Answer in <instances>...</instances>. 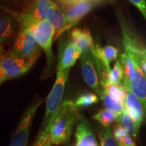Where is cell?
Returning a JSON list of instances; mask_svg holds the SVG:
<instances>
[{
	"label": "cell",
	"mask_w": 146,
	"mask_h": 146,
	"mask_svg": "<svg viewBox=\"0 0 146 146\" xmlns=\"http://www.w3.org/2000/svg\"><path fill=\"white\" fill-rule=\"evenodd\" d=\"M125 52L120 56L126 78H128L131 89L137 97L146 113V76L141 68V60L130 45L124 43Z\"/></svg>",
	"instance_id": "obj_1"
},
{
	"label": "cell",
	"mask_w": 146,
	"mask_h": 146,
	"mask_svg": "<svg viewBox=\"0 0 146 146\" xmlns=\"http://www.w3.org/2000/svg\"><path fill=\"white\" fill-rule=\"evenodd\" d=\"M78 118V108L74 102L71 100H65L63 102L58 109L52 125L53 144L58 145L68 143Z\"/></svg>",
	"instance_id": "obj_2"
},
{
	"label": "cell",
	"mask_w": 146,
	"mask_h": 146,
	"mask_svg": "<svg viewBox=\"0 0 146 146\" xmlns=\"http://www.w3.org/2000/svg\"><path fill=\"white\" fill-rule=\"evenodd\" d=\"M41 50L31 29H22L17 35L8 52L17 57L36 62Z\"/></svg>",
	"instance_id": "obj_3"
},
{
	"label": "cell",
	"mask_w": 146,
	"mask_h": 146,
	"mask_svg": "<svg viewBox=\"0 0 146 146\" xmlns=\"http://www.w3.org/2000/svg\"><path fill=\"white\" fill-rule=\"evenodd\" d=\"M31 29L41 48L45 53L47 59V68L45 76L47 77L51 72L54 63V56L52 50V42L54 39L55 31L52 24L47 19H45L33 25Z\"/></svg>",
	"instance_id": "obj_4"
},
{
	"label": "cell",
	"mask_w": 146,
	"mask_h": 146,
	"mask_svg": "<svg viewBox=\"0 0 146 146\" xmlns=\"http://www.w3.org/2000/svg\"><path fill=\"white\" fill-rule=\"evenodd\" d=\"M35 62L17 57L7 52L1 54L0 61V83L23 75L30 70Z\"/></svg>",
	"instance_id": "obj_5"
},
{
	"label": "cell",
	"mask_w": 146,
	"mask_h": 146,
	"mask_svg": "<svg viewBox=\"0 0 146 146\" xmlns=\"http://www.w3.org/2000/svg\"><path fill=\"white\" fill-rule=\"evenodd\" d=\"M53 1L54 0H35L20 13L9 12L18 20L22 29H31L35 24L47 19V12Z\"/></svg>",
	"instance_id": "obj_6"
},
{
	"label": "cell",
	"mask_w": 146,
	"mask_h": 146,
	"mask_svg": "<svg viewBox=\"0 0 146 146\" xmlns=\"http://www.w3.org/2000/svg\"><path fill=\"white\" fill-rule=\"evenodd\" d=\"M70 69L57 72L54 85L46 100L45 113L43 121V127H45L52 116L56 114L62 103L66 85L68 78Z\"/></svg>",
	"instance_id": "obj_7"
},
{
	"label": "cell",
	"mask_w": 146,
	"mask_h": 146,
	"mask_svg": "<svg viewBox=\"0 0 146 146\" xmlns=\"http://www.w3.org/2000/svg\"><path fill=\"white\" fill-rule=\"evenodd\" d=\"M42 102L41 100H36L28 108L20 121L9 146H27L33 118Z\"/></svg>",
	"instance_id": "obj_8"
},
{
	"label": "cell",
	"mask_w": 146,
	"mask_h": 146,
	"mask_svg": "<svg viewBox=\"0 0 146 146\" xmlns=\"http://www.w3.org/2000/svg\"><path fill=\"white\" fill-rule=\"evenodd\" d=\"M80 60L84 81L95 93L100 96L102 93V87L99 72L91 52H89L82 54Z\"/></svg>",
	"instance_id": "obj_9"
},
{
	"label": "cell",
	"mask_w": 146,
	"mask_h": 146,
	"mask_svg": "<svg viewBox=\"0 0 146 146\" xmlns=\"http://www.w3.org/2000/svg\"><path fill=\"white\" fill-rule=\"evenodd\" d=\"M21 30V25L17 18L10 12L2 10L0 17L1 47L12 43Z\"/></svg>",
	"instance_id": "obj_10"
},
{
	"label": "cell",
	"mask_w": 146,
	"mask_h": 146,
	"mask_svg": "<svg viewBox=\"0 0 146 146\" xmlns=\"http://www.w3.org/2000/svg\"><path fill=\"white\" fill-rule=\"evenodd\" d=\"M100 0H81L74 4L62 8L67 21L68 30L77 25L84 16L88 14Z\"/></svg>",
	"instance_id": "obj_11"
},
{
	"label": "cell",
	"mask_w": 146,
	"mask_h": 146,
	"mask_svg": "<svg viewBox=\"0 0 146 146\" xmlns=\"http://www.w3.org/2000/svg\"><path fill=\"white\" fill-rule=\"evenodd\" d=\"M123 85L127 92L125 102V106L127 112L135 122L137 129L139 131L142 122L144 118V109L140 100L133 92L129 85V80L124 76Z\"/></svg>",
	"instance_id": "obj_12"
},
{
	"label": "cell",
	"mask_w": 146,
	"mask_h": 146,
	"mask_svg": "<svg viewBox=\"0 0 146 146\" xmlns=\"http://www.w3.org/2000/svg\"><path fill=\"white\" fill-rule=\"evenodd\" d=\"M81 49L71 40L66 43H62L58 56V72L70 69L76 63V60L81 58Z\"/></svg>",
	"instance_id": "obj_13"
},
{
	"label": "cell",
	"mask_w": 146,
	"mask_h": 146,
	"mask_svg": "<svg viewBox=\"0 0 146 146\" xmlns=\"http://www.w3.org/2000/svg\"><path fill=\"white\" fill-rule=\"evenodd\" d=\"M75 146H101L98 143L90 123L83 116L78 118L76 123Z\"/></svg>",
	"instance_id": "obj_14"
},
{
	"label": "cell",
	"mask_w": 146,
	"mask_h": 146,
	"mask_svg": "<svg viewBox=\"0 0 146 146\" xmlns=\"http://www.w3.org/2000/svg\"><path fill=\"white\" fill-rule=\"evenodd\" d=\"M47 19L54 27V40L59 38L60 35L68 31V21L66 15L59 4L54 0L47 12Z\"/></svg>",
	"instance_id": "obj_15"
},
{
	"label": "cell",
	"mask_w": 146,
	"mask_h": 146,
	"mask_svg": "<svg viewBox=\"0 0 146 146\" xmlns=\"http://www.w3.org/2000/svg\"><path fill=\"white\" fill-rule=\"evenodd\" d=\"M91 52L95 58L104 65L109 73L111 70L110 63L116 59L118 56V50L112 45H106L104 47H100L95 45L91 50Z\"/></svg>",
	"instance_id": "obj_16"
},
{
	"label": "cell",
	"mask_w": 146,
	"mask_h": 146,
	"mask_svg": "<svg viewBox=\"0 0 146 146\" xmlns=\"http://www.w3.org/2000/svg\"><path fill=\"white\" fill-rule=\"evenodd\" d=\"M70 40L81 49L82 54L91 52L95 45L91 33L86 28L73 29L70 34Z\"/></svg>",
	"instance_id": "obj_17"
},
{
	"label": "cell",
	"mask_w": 146,
	"mask_h": 146,
	"mask_svg": "<svg viewBox=\"0 0 146 146\" xmlns=\"http://www.w3.org/2000/svg\"><path fill=\"white\" fill-rule=\"evenodd\" d=\"M116 121L117 122L118 125L123 127L127 131L129 135L132 137H135L137 135L139 130L137 127L135 122L127 112L126 108L124 109L123 113L118 116Z\"/></svg>",
	"instance_id": "obj_18"
},
{
	"label": "cell",
	"mask_w": 146,
	"mask_h": 146,
	"mask_svg": "<svg viewBox=\"0 0 146 146\" xmlns=\"http://www.w3.org/2000/svg\"><path fill=\"white\" fill-rule=\"evenodd\" d=\"M56 114H57V112L54 116H52L50 121L48 122L47 125L44 127L43 131L39 133L36 141L34 142V143L31 146H52V127Z\"/></svg>",
	"instance_id": "obj_19"
},
{
	"label": "cell",
	"mask_w": 146,
	"mask_h": 146,
	"mask_svg": "<svg viewBox=\"0 0 146 146\" xmlns=\"http://www.w3.org/2000/svg\"><path fill=\"white\" fill-rule=\"evenodd\" d=\"M100 96L103 102L105 108L114 112L118 116L123 113L124 109L125 108V105L120 102L113 98L110 95L108 94L106 91L102 89V93Z\"/></svg>",
	"instance_id": "obj_20"
},
{
	"label": "cell",
	"mask_w": 146,
	"mask_h": 146,
	"mask_svg": "<svg viewBox=\"0 0 146 146\" xmlns=\"http://www.w3.org/2000/svg\"><path fill=\"white\" fill-rule=\"evenodd\" d=\"M102 89L106 91L113 98L120 102L125 105L127 92H126L125 86L123 84L105 83L102 85Z\"/></svg>",
	"instance_id": "obj_21"
},
{
	"label": "cell",
	"mask_w": 146,
	"mask_h": 146,
	"mask_svg": "<svg viewBox=\"0 0 146 146\" xmlns=\"http://www.w3.org/2000/svg\"><path fill=\"white\" fill-rule=\"evenodd\" d=\"M124 70L120 61H116L114 64V66L111 68L108 74H107L105 81L101 85H103L105 83H112V84H120L123 79H124Z\"/></svg>",
	"instance_id": "obj_22"
},
{
	"label": "cell",
	"mask_w": 146,
	"mask_h": 146,
	"mask_svg": "<svg viewBox=\"0 0 146 146\" xmlns=\"http://www.w3.org/2000/svg\"><path fill=\"white\" fill-rule=\"evenodd\" d=\"M28 5L27 0H1V10L14 13L23 12Z\"/></svg>",
	"instance_id": "obj_23"
},
{
	"label": "cell",
	"mask_w": 146,
	"mask_h": 146,
	"mask_svg": "<svg viewBox=\"0 0 146 146\" xmlns=\"http://www.w3.org/2000/svg\"><path fill=\"white\" fill-rule=\"evenodd\" d=\"M118 115L106 108L100 110L94 116V118L101 124L104 127H109L113 122L116 120Z\"/></svg>",
	"instance_id": "obj_24"
},
{
	"label": "cell",
	"mask_w": 146,
	"mask_h": 146,
	"mask_svg": "<svg viewBox=\"0 0 146 146\" xmlns=\"http://www.w3.org/2000/svg\"><path fill=\"white\" fill-rule=\"evenodd\" d=\"M99 102V98L94 93L87 92L80 95L74 102L77 108H87Z\"/></svg>",
	"instance_id": "obj_25"
},
{
	"label": "cell",
	"mask_w": 146,
	"mask_h": 146,
	"mask_svg": "<svg viewBox=\"0 0 146 146\" xmlns=\"http://www.w3.org/2000/svg\"><path fill=\"white\" fill-rule=\"evenodd\" d=\"M99 138L101 146H119L110 127L102 129Z\"/></svg>",
	"instance_id": "obj_26"
},
{
	"label": "cell",
	"mask_w": 146,
	"mask_h": 146,
	"mask_svg": "<svg viewBox=\"0 0 146 146\" xmlns=\"http://www.w3.org/2000/svg\"><path fill=\"white\" fill-rule=\"evenodd\" d=\"M141 12L146 21V0H129Z\"/></svg>",
	"instance_id": "obj_27"
},
{
	"label": "cell",
	"mask_w": 146,
	"mask_h": 146,
	"mask_svg": "<svg viewBox=\"0 0 146 146\" xmlns=\"http://www.w3.org/2000/svg\"><path fill=\"white\" fill-rule=\"evenodd\" d=\"M128 133H127L125 129H123V127H120V125L116 126V127L114 128V131H113V135H114V138L116 139V141H120L122 138H123L124 137L127 135Z\"/></svg>",
	"instance_id": "obj_28"
},
{
	"label": "cell",
	"mask_w": 146,
	"mask_h": 146,
	"mask_svg": "<svg viewBox=\"0 0 146 146\" xmlns=\"http://www.w3.org/2000/svg\"><path fill=\"white\" fill-rule=\"evenodd\" d=\"M118 144L119 146H136L134 141L133 140L132 137L129 135L125 136L120 141H118Z\"/></svg>",
	"instance_id": "obj_29"
},
{
	"label": "cell",
	"mask_w": 146,
	"mask_h": 146,
	"mask_svg": "<svg viewBox=\"0 0 146 146\" xmlns=\"http://www.w3.org/2000/svg\"><path fill=\"white\" fill-rule=\"evenodd\" d=\"M57 2L61 8L62 9L65 7L68 6V5H70L78 2L81 0H55Z\"/></svg>",
	"instance_id": "obj_30"
},
{
	"label": "cell",
	"mask_w": 146,
	"mask_h": 146,
	"mask_svg": "<svg viewBox=\"0 0 146 146\" xmlns=\"http://www.w3.org/2000/svg\"><path fill=\"white\" fill-rule=\"evenodd\" d=\"M27 3H28V4L29 5V4H30V3H31L32 2H33L35 0H27Z\"/></svg>",
	"instance_id": "obj_31"
}]
</instances>
